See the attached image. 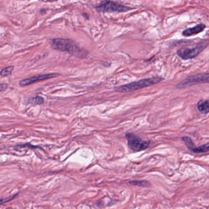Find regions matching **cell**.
<instances>
[{"label": "cell", "mask_w": 209, "mask_h": 209, "mask_svg": "<svg viewBox=\"0 0 209 209\" xmlns=\"http://www.w3.org/2000/svg\"><path fill=\"white\" fill-rule=\"evenodd\" d=\"M50 44L52 47L55 50L67 52L71 55L81 59L85 58L87 55V53L85 50L71 39L56 38L51 40Z\"/></svg>", "instance_id": "cell-1"}, {"label": "cell", "mask_w": 209, "mask_h": 209, "mask_svg": "<svg viewBox=\"0 0 209 209\" xmlns=\"http://www.w3.org/2000/svg\"><path fill=\"white\" fill-rule=\"evenodd\" d=\"M162 80L163 78L161 77H153V78H146V79L141 80L138 82L122 85L117 87L116 91L117 92H122L136 91V90L140 89L144 87H146L147 86H152L155 84L158 83L160 82Z\"/></svg>", "instance_id": "cell-2"}, {"label": "cell", "mask_w": 209, "mask_h": 209, "mask_svg": "<svg viewBox=\"0 0 209 209\" xmlns=\"http://www.w3.org/2000/svg\"><path fill=\"white\" fill-rule=\"evenodd\" d=\"M126 138L128 148L134 152L146 150L150 144V141L142 140L138 136L132 133H127Z\"/></svg>", "instance_id": "cell-3"}, {"label": "cell", "mask_w": 209, "mask_h": 209, "mask_svg": "<svg viewBox=\"0 0 209 209\" xmlns=\"http://www.w3.org/2000/svg\"><path fill=\"white\" fill-rule=\"evenodd\" d=\"M96 7L98 11L103 12H124L133 9L114 1L107 0L101 2Z\"/></svg>", "instance_id": "cell-4"}, {"label": "cell", "mask_w": 209, "mask_h": 209, "mask_svg": "<svg viewBox=\"0 0 209 209\" xmlns=\"http://www.w3.org/2000/svg\"><path fill=\"white\" fill-rule=\"evenodd\" d=\"M209 45V43L201 42L196 45L193 48H186L178 50L177 55L183 60L191 59L200 54Z\"/></svg>", "instance_id": "cell-5"}, {"label": "cell", "mask_w": 209, "mask_h": 209, "mask_svg": "<svg viewBox=\"0 0 209 209\" xmlns=\"http://www.w3.org/2000/svg\"><path fill=\"white\" fill-rule=\"evenodd\" d=\"M202 83H209V73H201L190 76L177 85L179 89Z\"/></svg>", "instance_id": "cell-6"}, {"label": "cell", "mask_w": 209, "mask_h": 209, "mask_svg": "<svg viewBox=\"0 0 209 209\" xmlns=\"http://www.w3.org/2000/svg\"><path fill=\"white\" fill-rule=\"evenodd\" d=\"M58 75L56 73H48V74H43L39 75L34 77H31L29 78H27L25 79H23L19 82V85L20 86H27L31 85V84L39 82H41L43 80H46L48 79H50L52 78H55Z\"/></svg>", "instance_id": "cell-7"}, {"label": "cell", "mask_w": 209, "mask_h": 209, "mask_svg": "<svg viewBox=\"0 0 209 209\" xmlns=\"http://www.w3.org/2000/svg\"><path fill=\"white\" fill-rule=\"evenodd\" d=\"M206 28V25L201 23L199 25H196V27H194L193 28H190L184 30L182 32V35L185 37H188V36H192L193 35L197 34L202 31H204V29Z\"/></svg>", "instance_id": "cell-8"}, {"label": "cell", "mask_w": 209, "mask_h": 209, "mask_svg": "<svg viewBox=\"0 0 209 209\" xmlns=\"http://www.w3.org/2000/svg\"><path fill=\"white\" fill-rule=\"evenodd\" d=\"M198 111L202 114H207L209 112V100H201L197 103Z\"/></svg>", "instance_id": "cell-9"}, {"label": "cell", "mask_w": 209, "mask_h": 209, "mask_svg": "<svg viewBox=\"0 0 209 209\" xmlns=\"http://www.w3.org/2000/svg\"><path fill=\"white\" fill-rule=\"evenodd\" d=\"M209 151V142L203 144L199 147H196L192 152L196 153H204Z\"/></svg>", "instance_id": "cell-10"}, {"label": "cell", "mask_w": 209, "mask_h": 209, "mask_svg": "<svg viewBox=\"0 0 209 209\" xmlns=\"http://www.w3.org/2000/svg\"><path fill=\"white\" fill-rule=\"evenodd\" d=\"M28 102L29 103L32 104V105H41L44 103V99L41 96H36V97H33L29 98Z\"/></svg>", "instance_id": "cell-11"}, {"label": "cell", "mask_w": 209, "mask_h": 209, "mask_svg": "<svg viewBox=\"0 0 209 209\" xmlns=\"http://www.w3.org/2000/svg\"><path fill=\"white\" fill-rule=\"evenodd\" d=\"M182 140L183 141V142H185V144H186V146H187V147L191 150L192 151L195 149L196 147L195 144L193 143L192 139H191L190 137H182Z\"/></svg>", "instance_id": "cell-12"}, {"label": "cell", "mask_w": 209, "mask_h": 209, "mask_svg": "<svg viewBox=\"0 0 209 209\" xmlns=\"http://www.w3.org/2000/svg\"><path fill=\"white\" fill-rule=\"evenodd\" d=\"M14 67L13 66L7 67L6 68H4L1 70L0 72V75L1 77H7L12 74L13 70H14Z\"/></svg>", "instance_id": "cell-13"}, {"label": "cell", "mask_w": 209, "mask_h": 209, "mask_svg": "<svg viewBox=\"0 0 209 209\" xmlns=\"http://www.w3.org/2000/svg\"><path fill=\"white\" fill-rule=\"evenodd\" d=\"M16 196L17 195L12 196L11 197H5V198H0V205H2L3 204L11 201L16 197Z\"/></svg>", "instance_id": "cell-14"}, {"label": "cell", "mask_w": 209, "mask_h": 209, "mask_svg": "<svg viewBox=\"0 0 209 209\" xmlns=\"http://www.w3.org/2000/svg\"><path fill=\"white\" fill-rule=\"evenodd\" d=\"M132 184L135 185H138V186H146V183H147V182L146 181H132L130 182Z\"/></svg>", "instance_id": "cell-15"}, {"label": "cell", "mask_w": 209, "mask_h": 209, "mask_svg": "<svg viewBox=\"0 0 209 209\" xmlns=\"http://www.w3.org/2000/svg\"><path fill=\"white\" fill-rule=\"evenodd\" d=\"M8 84L6 83H0V92L6 90L8 88Z\"/></svg>", "instance_id": "cell-16"}]
</instances>
